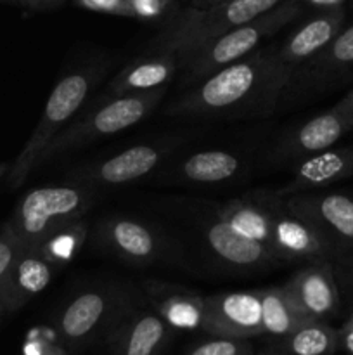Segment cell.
Segmentation results:
<instances>
[{"label": "cell", "instance_id": "1", "mask_svg": "<svg viewBox=\"0 0 353 355\" xmlns=\"http://www.w3.org/2000/svg\"><path fill=\"white\" fill-rule=\"evenodd\" d=\"M298 69L269 45L190 85L166 113L182 118H230L265 114L275 107Z\"/></svg>", "mask_w": 353, "mask_h": 355}, {"label": "cell", "instance_id": "2", "mask_svg": "<svg viewBox=\"0 0 353 355\" xmlns=\"http://www.w3.org/2000/svg\"><path fill=\"white\" fill-rule=\"evenodd\" d=\"M109 71V62L96 61L71 69L61 76L48 96L44 114L31 135L30 142L17 158L14 180L19 182L33 166L42 163V156L55 137L78 116L87 106L92 94Z\"/></svg>", "mask_w": 353, "mask_h": 355}, {"label": "cell", "instance_id": "3", "mask_svg": "<svg viewBox=\"0 0 353 355\" xmlns=\"http://www.w3.org/2000/svg\"><path fill=\"white\" fill-rule=\"evenodd\" d=\"M165 94L166 87H159L145 92L102 96L96 106L83 107L82 113L52 141L42 156V163L52 156L76 151L135 127L158 110Z\"/></svg>", "mask_w": 353, "mask_h": 355}, {"label": "cell", "instance_id": "4", "mask_svg": "<svg viewBox=\"0 0 353 355\" xmlns=\"http://www.w3.org/2000/svg\"><path fill=\"white\" fill-rule=\"evenodd\" d=\"M280 2L282 0H221L206 9L189 7L163 28L152 44V51L173 52L182 68L208 42L269 12Z\"/></svg>", "mask_w": 353, "mask_h": 355}, {"label": "cell", "instance_id": "5", "mask_svg": "<svg viewBox=\"0 0 353 355\" xmlns=\"http://www.w3.org/2000/svg\"><path fill=\"white\" fill-rule=\"evenodd\" d=\"M303 7L301 0H282L269 12L208 42L182 66L183 83L196 85L218 69L258 51L266 38H272L284 26L298 19L303 12Z\"/></svg>", "mask_w": 353, "mask_h": 355}, {"label": "cell", "instance_id": "6", "mask_svg": "<svg viewBox=\"0 0 353 355\" xmlns=\"http://www.w3.org/2000/svg\"><path fill=\"white\" fill-rule=\"evenodd\" d=\"M137 298L118 286H96L78 291L59 312L55 328L68 347L106 342Z\"/></svg>", "mask_w": 353, "mask_h": 355}, {"label": "cell", "instance_id": "7", "mask_svg": "<svg viewBox=\"0 0 353 355\" xmlns=\"http://www.w3.org/2000/svg\"><path fill=\"white\" fill-rule=\"evenodd\" d=\"M93 205V189L78 184L38 187L23 198L12 234L21 248H38L51 232L85 217Z\"/></svg>", "mask_w": 353, "mask_h": 355}, {"label": "cell", "instance_id": "8", "mask_svg": "<svg viewBox=\"0 0 353 355\" xmlns=\"http://www.w3.org/2000/svg\"><path fill=\"white\" fill-rule=\"evenodd\" d=\"M272 214V253L277 262L298 260H332L338 252L334 246L303 217L293 211L286 198L266 193Z\"/></svg>", "mask_w": 353, "mask_h": 355}, {"label": "cell", "instance_id": "9", "mask_svg": "<svg viewBox=\"0 0 353 355\" xmlns=\"http://www.w3.org/2000/svg\"><path fill=\"white\" fill-rule=\"evenodd\" d=\"M172 149L163 144H137L106 159L69 173L68 184L99 187H120L151 175Z\"/></svg>", "mask_w": 353, "mask_h": 355}, {"label": "cell", "instance_id": "10", "mask_svg": "<svg viewBox=\"0 0 353 355\" xmlns=\"http://www.w3.org/2000/svg\"><path fill=\"white\" fill-rule=\"evenodd\" d=\"M203 331L211 336L244 340L263 336L260 290L204 297Z\"/></svg>", "mask_w": 353, "mask_h": 355}, {"label": "cell", "instance_id": "11", "mask_svg": "<svg viewBox=\"0 0 353 355\" xmlns=\"http://www.w3.org/2000/svg\"><path fill=\"white\" fill-rule=\"evenodd\" d=\"M300 217L310 222L338 252L353 250V198L338 193H301L286 198ZM336 255V257H338Z\"/></svg>", "mask_w": 353, "mask_h": 355}, {"label": "cell", "instance_id": "12", "mask_svg": "<svg viewBox=\"0 0 353 355\" xmlns=\"http://www.w3.org/2000/svg\"><path fill=\"white\" fill-rule=\"evenodd\" d=\"M97 243L132 266H151L166 252L165 238L152 225L132 217H106L97 224Z\"/></svg>", "mask_w": 353, "mask_h": 355}, {"label": "cell", "instance_id": "13", "mask_svg": "<svg viewBox=\"0 0 353 355\" xmlns=\"http://www.w3.org/2000/svg\"><path fill=\"white\" fill-rule=\"evenodd\" d=\"M298 311L310 321H329L341 309V293L331 260H314L284 284Z\"/></svg>", "mask_w": 353, "mask_h": 355}, {"label": "cell", "instance_id": "14", "mask_svg": "<svg viewBox=\"0 0 353 355\" xmlns=\"http://www.w3.org/2000/svg\"><path fill=\"white\" fill-rule=\"evenodd\" d=\"M173 329L158 312L138 298L107 336L111 355H159L172 338Z\"/></svg>", "mask_w": 353, "mask_h": 355}, {"label": "cell", "instance_id": "15", "mask_svg": "<svg viewBox=\"0 0 353 355\" xmlns=\"http://www.w3.org/2000/svg\"><path fill=\"white\" fill-rule=\"evenodd\" d=\"M353 130L345 116L334 106L291 130L277 148V156L298 163L311 155L332 148L345 134Z\"/></svg>", "mask_w": 353, "mask_h": 355}, {"label": "cell", "instance_id": "16", "mask_svg": "<svg viewBox=\"0 0 353 355\" xmlns=\"http://www.w3.org/2000/svg\"><path fill=\"white\" fill-rule=\"evenodd\" d=\"M353 177V146L329 148L325 151L301 159L294 166L293 180L277 191L282 198L301 193H314L325 189L341 180Z\"/></svg>", "mask_w": 353, "mask_h": 355}, {"label": "cell", "instance_id": "17", "mask_svg": "<svg viewBox=\"0 0 353 355\" xmlns=\"http://www.w3.org/2000/svg\"><path fill=\"white\" fill-rule=\"evenodd\" d=\"M144 298L173 331L203 329L204 297L183 286L145 281Z\"/></svg>", "mask_w": 353, "mask_h": 355}, {"label": "cell", "instance_id": "18", "mask_svg": "<svg viewBox=\"0 0 353 355\" xmlns=\"http://www.w3.org/2000/svg\"><path fill=\"white\" fill-rule=\"evenodd\" d=\"M345 24V9L336 7V9L320 10L305 21L298 30H294L282 44L277 45L279 58L286 64L293 68L310 62L318 52L324 51L332 38L343 30Z\"/></svg>", "mask_w": 353, "mask_h": 355}, {"label": "cell", "instance_id": "19", "mask_svg": "<svg viewBox=\"0 0 353 355\" xmlns=\"http://www.w3.org/2000/svg\"><path fill=\"white\" fill-rule=\"evenodd\" d=\"M59 270L61 267L48 260L38 248H19L7 276L2 309L16 311L23 307L52 283Z\"/></svg>", "mask_w": 353, "mask_h": 355}, {"label": "cell", "instance_id": "20", "mask_svg": "<svg viewBox=\"0 0 353 355\" xmlns=\"http://www.w3.org/2000/svg\"><path fill=\"white\" fill-rule=\"evenodd\" d=\"M180 69L176 54L166 51H152L151 54L141 55L125 68H121L107 83L104 96L145 92V90L166 87Z\"/></svg>", "mask_w": 353, "mask_h": 355}, {"label": "cell", "instance_id": "21", "mask_svg": "<svg viewBox=\"0 0 353 355\" xmlns=\"http://www.w3.org/2000/svg\"><path fill=\"white\" fill-rule=\"evenodd\" d=\"M204 239L211 253L234 269H262L277 262L265 246L235 232L218 217L206 224Z\"/></svg>", "mask_w": 353, "mask_h": 355}, {"label": "cell", "instance_id": "22", "mask_svg": "<svg viewBox=\"0 0 353 355\" xmlns=\"http://www.w3.org/2000/svg\"><path fill=\"white\" fill-rule=\"evenodd\" d=\"M217 217L235 232L260 243L272 253V214L265 191L228 201L218 210Z\"/></svg>", "mask_w": 353, "mask_h": 355}, {"label": "cell", "instance_id": "23", "mask_svg": "<svg viewBox=\"0 0 353 355\" xmlns=\"http://www.w3.org/2000/svg\"><path fill=\"white\" fill-rule=\"evenodd\" d=\"M336 350L338 329L327 321H308L287 335L269 338L258 355H334Z\"/></svg>", "mask_w": 353, "mask_h": 355}, {"label": "cell", "instance_id": "24", "mask_svg": "<svg viewBox=\"0 0 353 355\" xmlns=\"http://www.w3.org/2000/svg\"><path fill=\"white\" fill-rule=\"evenodd\" d=\"M242 163L237 155L225 149H204L182 159L176 170V179L189 184H221L234 179Z\"/></svg>", "mask_w": 353, "mask_h": 355}, {"label": "cell", "instance_id": "25", "mask_svg": "<svg viewBox=\"0 0 353 355\" xmlns=\"http://www.w3.org/2000/svg\"><path fill=\"white\" fill-rule=\"evenodd\" d=\"M260 295H262L263 336L266 338H279L310 321L298 311L296 304L284 284L262 288Z\"/></svg>", "mask_w": 353, "mask_h": 355}, {"label": "cell", "instance_id": "26", "mask_svg": "<svg viewBox=\"0 0 353 355\" xmlns=\"http://www.w3.org/2000/svg\"><path fill=\"white\" fill-rule=\"evenodd\" d=\"M310 71L322 76L346 75L353 71V24L343 30L331 40V44L318 52L310 62Z\"/></svg>", "mask_w": 353, "mask_h": 355}, {"label": "cell", "instance_id": "27", "mask_svg": "<svg viewBox=\"0 0 353 355\" xmlns=\"http://www.w3.org/2000/svg\"><path fill=\"white\" fill-rule=\"evenodd\" d=\"M85 239L87 224L83 222V218H80V220L69 222V224L62 225V227L51 232V234L38 245V250H40L48 260L57 263L62 269L66 263L75 260V257L80 253Z\"/></svg>", "mask_w": 353, "mask_h": 355}, {"label": "cell", "instance_id": "28", "mask_svg": "<svg viewBox=\"0 0 353 355\" xmlns=\"http://www.w3.org/2000/svg\"><path fill=\"white\" fill-rule=\"evenodd\" d=\"M185 355H255V347L249 340L211 336L190 347Z\"/></svg>", "mask_w": 353, "mask_h": 355}, {"label": "cell", "instance_id": "29", "mask_svg": "<svg viewBox=\"0 0 353 355\" xmlns=\"http://www.w3.org/2000/svg\"><path fill=\"white\" fill-rule=\"evenodd\" d=\"M80 9L90 10V12L109 14V16L120 17H135V9L132 0H71Z\"/></svg>", "mask_w": 353, "mask_h": 355}, {"label": "cell", "instance_id": "30", "mask_svg": "<svg viewBox=\"0 0 353 355\" xmlns=\"http://www.w3.org/2000/svg\"><path fill=\"white\" fill-rule=\"evenodd\" d=\"M331 263L334 269L336 281H338L339 293L348 304L353 305V250L334 257Z\"/></svg>", "mask_w": 353, "mask_h": 355}, {"label": "cell", "instance_id": "31", "mask_svg": "<svg viewBox=\"0 0 353 355\" xmlns=\"http://www.w3.org/2000/svg\"><path fill=\"white\" fill-rule=\"evenodd\" d=\"M19 243L16 236L10 232L0 238V302L3 300V290H6V281L9 276V270L12 267L14 259L19 253Z\"/></svg>", "mask_w": 353, "mask_h": 355}, {"label": "cell", "instance_id": "32", "mask_svg": "<svg viewBox=\"0 0 353 355\" xmlns=\"http://www.w3.org/2000/svg\"><path fill=\"white\" fill-rule=\"evenodd\" d=\"M173 0H132L137 19H159L172 7Z\"/></svg>", "mask_w": 353, "mask_h": 355}, {"label": "cell", "instance_id": "33", "mask_svg": "<svg viewBox=\"0 0 353 355\" xmlns=\"http://www.w3.org/2000/svg\"><path fill=\"white\" fill-rule=\"evenodd\" d=\"M338 340L339 350H343L346 355H353V314L338 329Z\"/></svg>", "mask_w": 353, "mask_h": 355}, {"label": "cell", "instance_id": "34", "mask_svg": "<svg viewBox=\"0 0 353 355\" xmlns=\"http://www.w3.org/2000/svg\"><path fill=\"white\" fill-rule=\"evenodd\" d=\"M17 2L35 10H52L64 6L66 0H17Z\"/></svg>", "mask_w": 353, "mask_h": 355}, {"label": "cell", "instance_id": "35", "mask_svg": "<svg viewBox=\"0 0 353 355\" xmlns=\"http://www.w3.org/2000/svg\"><path fill=\"white\" fill-rule=\"evenodd\" d=\"M334 107L346 118V120H348V123L352 125L353 128V90H350Z\"/></svg>", "mask_w": 353, "mask_h": 355}, {"label": "cell", "instance_id": "36", "mask_svg": "<svg viewBox=\"0 0 353 355\" xmlns=\"http://www.w3.org/2000/svg\"><path fill=\"white\" fill-rule=\"evenodd\" d=\"M345 0H301L303 6L315 7L318 10H327V9H336V7H343Z\"/></svg>", "mask_w": 353, "mask_h": 355}, {"label": "cell", "instance_id": "37", "mask_svg": "<svg viewBox=\"0 0 353 355\" xmlns=\"http://www.w3.org/2000/svg\"><path fill=\"white\" fill-rule=\"evenodd\" d=\"M40 355H69V354L66 352L64 347H61V345H48L47 349H45Z\"/></svg>", "mask_w": 353, "mask_h": 355}]
</instances>
